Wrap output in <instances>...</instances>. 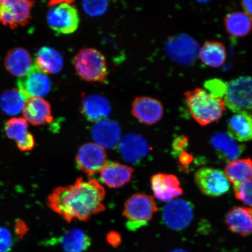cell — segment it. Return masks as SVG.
<instances>
[{"mask_svg": "<svg viewBox=\"0 0 252 252\" xmlns=\"http://www.w3.org/2000/svg\"><path fill=\"white\" fill-rule=\"evenodd\" d=\"M166 52L170 58L181 65H189L196 61L199 45L187 34L170 37L166 44Z\"/></svg>", "mask_w": 252, "mask_h": 252, "instance_id": "52a82bcc", "label": "cell"}, {"mask_svg": "<svg viewBox=\"0 0 252 252\" xmlns=\"http://www.w3.org/2000/svg\"><path fill=\"white\" fill-rule=\"evenodd\" d=\"M33 4L25 0H0V22L11 29L25 26L30 20Z\"/></svg>", "mask_w": 252, "mask_h": 252, "instance_id": "9c48e42d", "label": "cell"}, {"mask_svg": "<svg viewBox=\"0 0 252 252\" xmlns=\"http://www.w3.org/2000/svg\"><path fill=\"white\" fill-rule=\"evenodd\" d=\"M91 134L96 144L103 149H113L121 141V128L112 120L104 119L94 125Z\"/></svg>", "mask_w": 252, "mask_h": 252, "instance_id": "2e32d148", "label": "cell"}, {"mask_svg": "<svg viewBox=\"0 0 252 252\" xmlns=\"http://www.w3.org/2000/svg\"><path fill=\"white\" fill-rule=\"evenodd\" d=\"M33 65L32 59L29 52L21 47L11 50L5 58V66L7 70L19 78L27 74Z\"/></svg>", "mask_w": 252, "mask_h": 252, "instance_id": "7402d4cb", "label": "cell"}, {"mask_svg": "<svg viewBox=\"0 0 252 252\" xmlns=\"http://www.w3.org/2000/svg\"><path fill=\"white\" fill-rule=\"evenodd\" d=\"M131 114L147 125L157 124L162 119L163 108L159 100L150 96L137 97L132 103Z\"/></svg>", "mask_w": 252, "mask_h": 252, "instance_id": "4fadbf2b", "label": "cell"}, {"mask_svg": "<svg viewBox=\"0 0 252 252\" xmlns=\"http://www.w3.org/2000/svg\"><path fill=\"white\" fill-rule=\"evenodd\" d=\"M13 245L10 232L7 228L0 226V252H9Z\"/></svg>", "mask_w": 252, "mask_h": 252, "instance_id": "836d02e7", "label": "cell"}, {"mask_svg": "<svg viewBox=\"0 0 252 252\" xmlns=\"http://www.w3.org/2000/svg\"><path fill=\"white\" fill-rule=\"evenodd\" d=\"M28 123L23 118H14L9 119L5 125V131L7 136L14 140L16 143L23 139L29 132Z\"/></svg>", "mask_w": 252, "mask_h": 252, "instance_id": "f546056e", "label": "cell"}, {"mask_svg": "<svg viewBox=\"0 0 252 252\" xmlns=\"http://www.w3.org/2000/svg\"><path fill=\"white\" fill-rule=\"evenodd\" d=\"M154 198L149 195L136 193L126 200L123 216L127 220V227L135 231L147 224L157 212Z\"/></svg>", "mask_w": 252, "mask_h": 252, "instance_id": "277c9868", "label": "cell"}, {"mask_svg": "<svg viewBox=\"0 0 252 252\" xmlns=\"http://www.w3.org/2000/svg\"><path fill=\"white\" fill-rule=\"evenodd\" d=\"M23 112L25 121L34 126L50 124L53 121L51 106L47 100L39 97L28 99Z\"/></svg>", "mask_w": 252, "mask_h": 252, "instance_id": "d6986e66", "label": "cell"}, {"mask_svg": "<svg viewBox=\"0 0 252 252\" xmlns=\"http://www.w3.org/2000/svg\"><path fill=\"white\" fill-rule=\"evenodd\" d=\"M17 86L19 91L28 100L34 97L42 98L47 95L51 90L52 84L46 74L34 64L27 74L18 79Z\"/></svg>", "mask_w": 252, "mask_h": 252, "instance_id": "8fae6325", "label": "cell"}, {"mask_svg": "<svg viewBox=\"0 0 252 252\" xmlns=\"http://www.w3.org/2000/svg\"><path fill=\"white\" fill-rule=\"evenodd\" d=\"M224 24L226 32L232 37L247 36L252 29V18L244 12H233L225 16Z\"/></svg>", "mask_w": 252, "mask_h": 252, "instance_id": "4316f807", "label": "cell"}, {"mask_svg": "<svg viewBox=\"0 0 252 252\" xmlns=\"http://www.w3.org/2000/svg\"><path fill=\"white\" fill-rule=\"evenodd\" d=\"M195 182L201 192L207 196L219 197L229 190L230 185L225 173L213 168L198 169Z\"/></svg>", "mask_w": 252, "mask_h": 252, "instance_id": "30bf717a", "label": "cell"}, {"mask_svg": "<svg viewBox=\"0 0 252 252\" xmlns=\"http://www.w3.org/2000/svg\"><path fill=\"white\" fill-rule=\"evenodd\" d=\"M17 146L18 149L23 152L32 150L35 146L33 135L30 131L28 132L23 140L17 142Z\"/></svg>", "mask_w": 252, "mask_h": 252, "instance_id": "d590c367", "label": "cell"}, {"mask_svg": "<svg viewBox=\"0 0 252 252\" xmlns=\"http://www.w3.org/2000/svg\"><path fill=\"white\" fill-rule=\"evenodd\" d=\"M211 143L219 158L224 162H230L237 159L245 150L243 145L222 132L214 134L211 138Z\"/></svg>", "mask_w": 252, "mask_h": 252, "instance_id": "ffe728a7", "label": "cell"}, {"mask_svg": "<svg viewBox=\"0 0 252 252\" xmlns=\"http://www.w3.org/2000/svg\"><path fill=\"white\" fill-rule=\"evenodd\" d=\"M171 252H188L187 251L182 250V249H176V250H173Z\"/></svg>", "mask_w": 252, "mask_h": 252, "instance_id": "60d3db41", "label": "cell"}, {"mask_svg": "<svg viewBox=\"0 0 252 252\" xmlns=\"http://www.w3.org/2000/svg\"><path fill=\"white\" fill-rule=\"evenodd\" d=\"M225 106L237 113L252 110V77L244 76L226 84L224 94Z\"/></svg>", "mask_w": 252, "mask_h": 252, "instance_id": "8992f818", "label": "cell"}, {"mask_svg": "<svg viewBox=\"0 0 252 252\" xmlns=\"http://www.w3.org/2000/svg\"><path fill=\"white\" fill-rule=\"evenodd\" d=\"M75 70L82 79L91 83H106L108 67L105 57L95 49L85 48L73 60Z\"/></svg>", "mask_w": 252, "mask_h": 252, "instance_id": "3957f363", "label": "cell"}, {"mask_svg": "<svg viewBox=\"0 0 252 252\" xmlns=\"http://www.w3.org/2000/svg\"><path fill=\"white\" fill-rule=\"evenodd\" d=\"M107 241L113 247H118L122 243L121 235L116 232H110L107 235Z\"/></svg>", "mask_w": 252, "mask_h": 252, "instance_id": "f35d334b", "label": "cell"}, {"mask_svg": "<svg viewBox=\"0 0 252 252\" xmlns=\"http://www.w3.org/2000/svg\"><path fill=\"white\" fill-rule=\"evenodd\" d=\"M178 165L182 171L187 172L190 165L193 160V157L191 154L184 151L178 156Z\"/></svg>", "mask_w": 252, "mask_h": 252, "instance_id": "8d00e7d4", "label": "cell"}, {"mask_svg": "<svg viewBox=\"0 0 252 252\" xmlns=\"http://www.w3.org/2000/svg\"><path fill=\"white\" fill-rule=\"evenodd\" d=\"M111 110L109 100L99 94H90L84 97L81 103L82 114L90 122L97 123L106 119Z\"/></svg>", "mask_w": 252, "mask_h": 252, "instance_id": "e0dca14e", "label": "cell"}, {"mask_svg": "<svg viewBox=\"0 0 252 252\" xmlns=\"http://www.w3.org/2000/svg\"><path fill=\"white\" fill-rule=\"evenodd\" d=\"M34 65L46 74H55L62 70L64 62L62 55L56 50L45 46L37 52Z\"/></svg>", "mask_w": 252, "mask_h": 252, "instance_id": "cb8c5ba5", "label": "cell"}, {"mask_svg": "<svg viewBox=\"0 0 252 252\" xmlns=\"http://www.w3.org/2000/svg\"><path fill=\"white\" fill-rule=\"evenodd\" d=\"M72 1H56L49 2L47 23L55 32L69 34L76 31L80 24L77 8Z\"/></svg>", "mask_w": 252, "mask_h": 252, "instance_id": "5b68a950", "label": "cell"}, {"mask_svg": "<svg viewBox=\"0 0 252 252\" xmlns=\"http://www.w3.org/2000/svg\"><path fill=\"white\" fill-rule=\"evenodd\" d=\"M75 161L81 171L93 176L101 171L108 162V158L103 148L96 143H88L79 149Z\"/></svg>", "mask_w": 252, "mask_h": 252, "instance_id": "ba28073f", "label": "cell"}, {"mask_svg": "<svg viewBox=\"0 0 252 252\" xmlns=\"http://www.w3.org/2000/svg\"><path fill=\"white\" fill-rule=\"evenodd\" d=\"M14 228L16 234L20 239L23 238L27 234L28 230H29L27 223L21 219H18L15 220Z\"/></svg>", "mask_w": 252, "mask_h": 252, "instance_id": "74e56055", "label": "cell"}, {"mask_svg": "<svg viewBox=\"0 0 252 252\" xmlns=\"http://www.w3.org/2000/svg\"><path fill=\"white\" fill-rule=\"evenodd\" d=\"M185 96L189 112L198 124L207 126L222 118L225 110L222 98L214 96L200 88L187 91Z\"/></svg>", "mask_w": 252, "mask_h": 252, "instance_id": "7a4b0ae2", "label": "cell"}, {"mask_svg": "<svg viewBox=\"0 0 252 252\" xmlns=\"http://www.w3.org/2000/svg\"><path fill=\"white\" fill-rule=\"evenodd\" d=\"M242 7L244 9L245 13L252 18V1H244L242 2Z\"/></svg>", "mask_w": 252, "mask_h": 252, "instance_id": "ab89813d", "label": "cell"}, {"mask_svg": "<svg viewBox=\"0 0 252 252\" xmlns=\"http://www.w3.org/2000/svg\"><path fill=\"white\" fill-rule=\"evenodd\" d=\"M228 229L235 234L247 236L252 234V209L236 206L230 209L225 216Z\"/></svg>", "mask_w": 252, "mask_h": 252, "instance_id": "ac0fdd59", "label": "cell"}, {"mask_svg": "<svg viewBox=\"0 0 252 252\" xmlns=\"http://www.w3.org/2000/svg\"><path fill=\"white\" fill-rule=\"evenodd\" d=\"M189 146V140L185 135H178L173 141V156L176 158L184 152Z\"/></svg>", "mask_w": 252, "mask_h": 252, "instance_id": "e575fe53", "label": "cell"}, {"mask_svg": "<svg viewBox=\"0 0 252 252\" xmlns=\"http://www.w3.org/2000/svg\"><path fill=\"white\" fill-rule=\"evenodd\" d=\"M235 196L238 200L252 207V182L234 185Z\"/></svg>", "mask_w": 252, "mask_h": 252, "instance_id": "4dcf8cb0", "label": "cell"}, {"mask_svg": "<svg viewBox=\"0 0 252 252\" xmlns=\"http://www.w3.org/2000/svg\"><path fill=\"white\" fill-rule=\"evenodd\" d=\"M119 149L123 158L131 163H139L149 155V143L141 135L130 133L126 135L119 143Z\"/></svg>", "mask_w": 252, "mask_h": 252, "instance_id": "9a60e30c", "label": "cell"}, {"mask_svg": "<svg viewBox=\"0 0 252 252\" xmlns=\"http://www.w3.org/2000/svg\"><path fill=\"white\" fill-rule=\"evenodd\" d=\"M204 64L211 67L222 66L226 61L225 47L219 41H209L204 44L198 53Z\"/></svg>", "mask_w": 252, "mask_h": 252, "instance_id": "484cf974", "label": "cell"}, {"mask_svg": "<svg viewBox=\"0 0 252 252\" xmlns=\"http://www.w3.org/2000/svg\"><path fill=\"white\" fill-rule=\"evenodd\" d=\"M134 169L130 166L108 162L100 172V179L110 188H119L130 181Z\"/></svg>", "mask_w": 252, "mask_h": 252, "instance_id": "44dd1931", "label": "cell"}, {"mask_svg": "<svg viewBox=\"0 0 252 252\" xmlns=\"http://www.w3.org/2000/svg\"><path fill=\"white\" fill-rule=\"evenodd\" d=\"M151 189L157 199L169 202L181 196L184 190L176 176L167 173H157L151 178Z\"/></svg>", "mask_w": 252, "mask_h": 252, "instance_id": "5bb4252c", "label": "cell"}, {"mask_svg": "<svg viewBox=\"0 0 252 252\" xmlns=\"http://www.w3.org/2000/svg\"><path fill=\"white\" fill-rule=\"evenodd\" d=\"M27 101L18 89H12L6 91L2 94L0 106L6 114L17 115L23 111Z\"/></svg>", "mask_w": 252, "mask_h": 252, "instance_id": "f1b7e54d", "label": "cell"}, {"mask_svg": "<svg viewBox=\"0 0 252 252\" xmlns=\"http://www.w3.org/2000/svg\"><path fill=\"white\" fill-rule=\"evenodd\" d=\"M59 243L65 252H84L90 247L91 239L83 230L74 228L65 232Z\"/></svg>", "mask_w": 252, "mask_h": 252, "instance_id": "d4e9b609", "label": "cell"}, {"mask_svg": "<svg viewBox=\"0 0 252 252\" xmlns=\"http://www.w3.org/2000/svg\"><path fill=\"white\" fill-rule=\"evenodd\" d=\"M225 175L234 185L252 180V160L244 158L233 160L225 168Z\"/></svg>", "mask_w": 252, "mask_h": 252, "instance_id": "83f0119b", "label": "cell"}, {"mask_svg": "<svg viewBox=\"0 0 252 252\" xmlns=\"http://www.w3.org/2000/svg\"><path fill=\"white\" fill-rule=\"evenodd\" d=\"M209 93L216 97L222 98L225 93L226 84L221 80H212L206 82L204 85Z\"/></svg>", "mask_w": 252, "mask_h": 252, "instance_id": "d6a6232c", "label": "cell"}, {"mask_svg": "<svg viewBox=\"0 0 252 252\" xmlns=\"http://www.w3.org/2000/svg\"><path fill=\"white\" fill-rule=\"evenodd\" d=\"M108 2L106 1H85L83 7L86 13L93 17H97L106 12Z\"/></svg>", "mask_w": 252, "mask_h": 252, "instance_id": "1f68e13d", "label": "cell"}, {"mask_svg": "<svg viewBox=\"0 0 252 252\" xmlns=\"http://www.w3.org/2000/svg\"><path fill=\"white\" fill-rule=\"evenodd\" d=\"M227 127L228 134L235 140H252V113L248 111L235 113L229 119Z\"/></svg>", "mask_w": 252, "mask_h": 252, "instance_id": "603a6c76", "label": "cell"}, {"mask_svg": "<svg viewBox=\"0 0 252 252\" xmlns=\"http://www.w3.org/2000/svg\"><path fill=\"white\" fill-rule=\"evenodd\" d=\"M193 205L189 201L179 200L172 201L163 209V222L169 228L181 231L187 228L193 220Z\"/></svg>", "mask_w": 252, "mask_h": 252, "instance_id": "7c38bea8", "label": "cell"}, {"mask_svg": "<svg viewBox=\"0 0 252 252\" xmlns=\"http://www.w3.org/2000/svg\"><path fill=\"white\" fill-rule=\"evenodd\" d=\"M105 189L97 181L79 178L72 185L55 188L47 204L68 222L86 221L105 210Z\"/></svg>", "mask_w": 252, "mask_h": 252, "instance_id": "6da1fadb", "label": "cell"}]
</instances>
